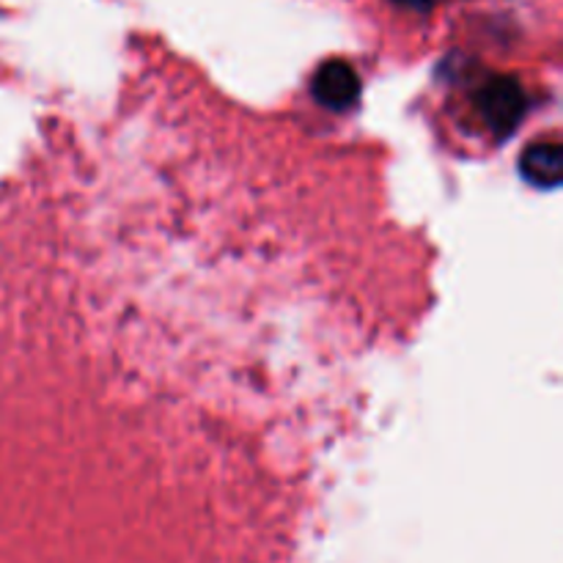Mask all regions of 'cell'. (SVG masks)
Listing matches in <instances>:
<instances>
[{"instance_id":"3","label":"cell","mask_w":563,"mask_h":563,"mask_svg":"<svg viewBox=\"0 0 563 563\" xmlns=\"http://www.w3.org/2000/svg\"><path fill=\"white\" fill-rule=\"evenodd\" d=\"M520 174L539 190H553L563 179V148L559 143H531L520 157Z\"/></svg>"},{"instance_id":"2","label":"cell","mask_w":563,"mask_h":563,"mask_svg":"<svg viewBox=\"0 0 563 563\" xmlns=\"http://www.w3.org/2000/svg\"><path fill=\"white\" fill-rule=\"evenodd\" d=\"M313 99L328 110H346L361 97V77L346 60H328L313 71Z\"/></svg>"},{"instance_id":"4","label":"cell","mask_w":563,"mask_h":563,"mask_svg":"<svg viewBox=\"0 0 563 563\" xmlns=\"http://www.w3.org/2000/svg\"><path fill=\"white\" fill-rule=\"evenodd\" d=\"M394 3L405 5V9H412V11H432L440 0H394Z\"/></svg>"},{"instance_id":"1","label":"cell","mask_w":563,"mask_h":563,"mask_svg":"<svg viewBox=\"0 0 563 563\" xmlns=\"http://www.w3.org/2000/svg\"><path fill=\"white\" fill-rule=\"evenodd\" d=\"M478 110H482L484 121L493 130V135L509 137L517 130L528 110L526 88L515 80V77H498L489 80L478 93Z\"/></svg>"}]
</instances>
